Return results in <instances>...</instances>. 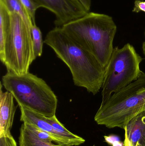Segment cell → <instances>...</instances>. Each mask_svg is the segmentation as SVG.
Masks as SVG:
<instances>
[{
	"instance_id": "obj_1",
	"label": "cell",
	"mask_w": 145,
	"mask_h": 146,
	"mask_svg": "<svg viewBox=\"0 0 145 146\" xmlns=\"http://www.w3.org/2000/svg\"><path fill=\"white\" fill-rule=\"evenodd\" d=\"M44 42L69 68L75 86L84 88L93 95L102 87L106 68L61 27L49 32Z\"/></svg>"
},
{
	"instance_id": "obj_2",
	"label": "cell",
	"mask_w": 145,
	"mask_h": 146,
	"mask_svg": "<svg viewBox=\"0 0 145 146\" xmlns=\"http://www.w3.org/2000/svg\"><path fill=\"white\" fill-rule=\"evenodd\" d=\"M61 27L106 68L114 49L113 41L117 30L112 17L89 12Z\"/></svg>"
},
{
	"instance_id": "obj_3",
	"label": "cell",
	"mask_w": 145,
	"mask_h": 146,
	"mask_svg": "<svg viewBox=\"0 0 145 146\" xmlns=\"http://www.w3.org/2000/svg\"><path fill=\"white\" fill-rule=\"evenodd\" d=\"M145 110V73L102 102L94 117L98 125L124 129L129 122Z\"/></svg>"
},
{
	"instance_id": "obj_4",
	"label": "cell",
	"mask_w": 145,
	"mask_h": 146,
	"mask_svg": "<svg viewBox=\"0 0 145 146\" xmlns=\"http://www.w3.org/2000/svg\"><path fill=\"white\" fill-rule=\"evenodd\" d=\"M4 88L11 93L19 106L47 117L55 115L58 99L42 78L28 72L18 74L7 72L2 78Z\"/></svg>"
},
{
	"instance_id": "obj_5",
	"label": "cell",
	"mask_w": 145,
	"mask_h": 146,
	"mask_svg": "<svg viewBox=\"0 0 145 146\" xmlns=\"http://www.w3.org/2000/svg\"><path fill=\"white\" fill-rule=\"evenodd\" d=\"M11 14V29L0 52V60L7 72L26 74L36 58L33 50L31 27L17 14Z\"/></svg>"
},
{
	"instance_id": "obj_6",
	"label": "cell",
	"mask_w": 145,
	"mask_h": 146,
	"mask_svg": "<svg viewBox=\"0 0 145 146\" xmlns=\"http://www.w3.org/2000/svg\"><path fill=\"white\" fill-rule=\"evenodd\" d=\"M143 60L130 44H126L121 48L117 46L114 48L106 68L102 102L140 77L142 72L140 65Z\"/></svg>"
},
{
	"instance_id": "obj_7",
	"label": "cell",
	"mask_w": 145,
	"mask_h": 146,
	"mask_svg": "<svg viewBox=\"0 0 145 146\" xmlns=\"http://www.w3.org/2000/svg\"><path fill=\"white\" fill-rule=\"evenodd\" d=\"M39 7L53 13L56 17L54 25L62 27L89 13L79 0H33Z\"/></svg>"
},
{
	"instance_id": "obj_8",
	"label": "cell",
	"mask_w": 145,
	"mask_h": 146,
	"mask_svg": "<svg viewBox=\"0 0 145 146\" xmlns=\"http://www.w3.org/2000/svg\"><path fill=\"white\" fill-rule=\"evenodd\" d=\"M21 112L20 121L25 123L34 124L50 135L54 141L60 145L77 146L74 141L56 130L45 120L44 116L22 106H19Z\"/></svg>"
},
{
	"instance_id": "obj_9",
	"label": "cell",
	"mask_w": 145,
	"mask_h": 146,
	"mask_svg": "<svg viewBox=\"0 0 145 146\" xmlns=\"http://www.w3.org/2000/svg\"><path fill=\"white\" fill-rule=\"evenodd\" d=\"M1 83L0 92V137L12 136L11 128L18 106H15L14 97L8 91L3 92Z\"/></svg>"
},
{
	"instance_id": "obj_10",
	"label": "cell",
	"mask_w": 145,
	"mask_h": 146,
	"mask_svg": "<svg viewBox=\"0 0 145 146\" xmlns=\"http://www.w3.org/2000/svg\"><path fill=\"white\" fill-rule=\"evenodd\" d=\"M132 146H145V110L131 119L124 128Z\"/></svg>"
},
{
	"instance_id": "obj_11",
	"label": "cell",
	"mask_w": 145,
	"mask_h": 146,
	"mask_svg": "<svg viewBox=\"0 0 145 146\" xmlns=\"http://www.w3.org/2000/svg\"><path fill=\"white\" fill-rule=\"evenodd\" d=\"M18 141L19 146H72L54 145L41 140L28 129L24 123L20 129Z\"/></svg>"
},
{
	"instance_id": "obj_12",
	"label": "cell",
	"mask_w": 145,
	"mask_h": 146,
	"mask_svg": "<svg viewBox=\"0 0 145 146\" xmlns=\"http://www.w3.org/2000/svg\"><path fill=\"white\" fill-rule=\"evenodd\" d=\"M11 14L4 4L0 1V52L3 49L4 43L10 32Z\"/></svg>"
},
{
	"instance_id": "obj_13",
	"label": "cell",
	"mask_w": 145,
	"mask_h": 146,
	"mask_svg": "<svg viewBox=\"0 0 145 146\" xmlns=\"http://www.w3.org/2000/svg\"><path fill=\"white\" fill-rule=\"evenodd\" d=\"M11 14L19 15L28 25L32 27L35 23L32 21L24 6L19 0H0Z\"/></svg>"
},
{
	"instance_id": "obj_14",
	"label": "cell",
	"mask_w": 145,
	"mask_h": 146,
	"mask_svg": "<svg viewBox=\"0 0 145 146\" xmlns=\"http://www.w3.org/2000/svg\"><path fill=\"white\" fill-rule=\"evenodd\" d=\"M31 33L35 56L36 58L40 57L42 54L43 43L41 32L35 24L31 27Z\"/></svg>"
},
{
	"instance_id": "obj_15",
	"label": "cell",
	"mask_w": 145,
	"mask_h": 146,
	"mask_svg": "<svg viewBox=\"0 0 145 146\" xmlns=\"http://www.w3.org/2000/svg\"><path fill=\"white\" fill-rule=\"evenodd\" d=\"M23 123L28 129L31 131L41 140L49 143H52V141H54L53 139L50 136L49 134L46 133V132L39 128L35 125L30 124V123Z\"/></svg>"
},
{
	"instance_id": "obj_16",
	"label": "cell",
	"mask_w": 145,
	"mask_h": 146,
	"mask_svg": "<svg viewBox=\"0 0 145 146\" xmlns=\"http://www.w3.org/2000/svg\"><path fill=\"white\" fill-rule=\"evenodd\" d=\"M19 1L24 6L33 22L35 24L36 11L39 8V7L33 0H19Z\"/></svg>"
},
{
	"instance_id": "obj_17",
	"label": "cell",
	"mask_w": 145,
	"mask_h": 146,
	"mask_svg": "<svg viewBox=\"0 0 145 146\" xmlns=\"http://www.w3.org/2000/svg\"><path fill=\"white\" fill-rule=\"evenodd\" d=\"M0 146H17V143L13 136L0 137Z\"/></svg>"
},
{
	"instance_id": "obj_18",
	"label": "cell",
	"mask_w": 145,
	"mask_h": 146,
	"mask_svg": "<svg viewBox=\"0 0 145 146\" xmlns=\"http://www.w3.org/2000/svg\"><path fill=\"white\" fill-rule=\"evenodd\" d=\"M133 12L138 13L140 12L145 13V1L144 0H135Z\"/></svg>"
},
{
	"instance_id": "obj_19",
	"label": "cell",
	"mask_w": 145,
	"mask_h": 146,
	"mask_svg": "<svg viewBox=\"0 0 145 146\" xmlns=\"http://www.w3.org/2000/svg\"><path fill=\"white\" fill-rule=\"evenodd\" d=\"M104 139L106 142L112 146H123L119 141L118 137L113 136H104Z\"/></svg>"
},
{
	"instance_id": "obj_20",
	"label": "cell",
	"mask_w": 145,
	"mask_h": 146,
	"mask_svg": "<svg viewBox=\"0 0 145 146\" xmlns=\"http://www.w3.org/2000/svg\"><path fill=\"white\" fill-rule=\"evenodd\" d=\"M84 7L89 12L91 6V0H79Z\"/></svg>"
},
{
	"instance_id": "obj_21",
	"label": "cell",
	"mask_w": 145,
	"mask_h": 146,
	"mask_svg": "<svg viewBox=\"0 0 145 146\" xmlns=\"http://www.w3.org/2000/svg\"><path fill=\"white\" fill-rule=\"evenodd\" d=\"M125 140H124V142L127 145V146H131V144H130V141L128 139L127 136V134L125 133Z\"/></svg>"
},
{
	"instance_id": "obj_22",
	"label": "cell",
	"mask_w": 145,
	"mask_h": 146,
	"mask_svg": "<svg viewBox=\"0 0 145 146\" xmlns=\"http://www.w3.org/2000/svg\"><path fill=\"white\" fill-rule=\"evenodd\" d=\"M145 35V40L144 42H143V44H142V50H143V54H144V55L145 57V30L144 32Z\"/></svg>"
},
{
	"instance_id": "obj_23",
	"label": "cell",
	"mask_w": 145,
	"mask_h": 146,
	"mask_svg": "<svg viewBox=\"0 0 145 146\" xmlns=\"http://www.w3.org/2000/svg\"><path fill=\"white\" fill-rule=\"evenodd\" d=\"M123 144H124V145H123V146H127V145H126V144L125 143V142H124Z\"/></svg>"
},
{
	"instance_id": "obj_24",
	"label": "cell",
	"mask_w": 145,
	"mask_h": 146,
	"mask_svg": "<svg viewBox=\"0 0 145 146\" xmlns=\"http://www.w3.org/2000/svg\"><path fill=\"white\" fill-rule=\"evenodd\" d=\"M93 146H95V145H93Z\"/></svg>"
}]
</instances>
